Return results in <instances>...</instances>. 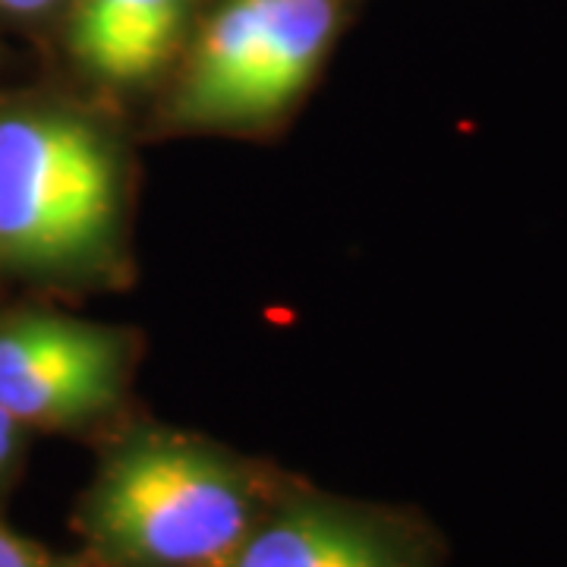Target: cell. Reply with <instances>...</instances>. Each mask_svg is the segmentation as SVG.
<instances>
[{
    "label": "cell",
    "mask_w": 567,
    "mask_h": 567,
    "mask_svg": "<svg viewBox=\"0 0 567 567\" xmlns=\"http://www.w3.org/2000/svg\"><path fill=\"white\" fill-rule=\"evenodd\" d=\"M123 385L117 338L99 324H0V406L22 425H73L104 413Z\"/></svg>",
    "instance_id": "277c9868"
},
{
    "label": "cell",
    "mask_w": 567,
    "mask_h": 567,
    "mask_svg": "<svg viewBox=\"0 0 567 567\" xmlns=\"http://www.w3.org/2000/svg\"><path fill=\"white\" fill-rule=\"evenodd\" d=\"M271 505L244 461L174 432H136L99 466L80 529L99 567H215Z\"/></svg>",
    "instance_id": "6da1fadb"
},
{
    "label": "cell",
    "mask_w": 567,
    "mask_h": 567,
    "mask_svg": "<svg viewBox=\"0 0 567 567\" xmlns=\"http://www.w3.org/2000/svg\"><path fill=\"white\" fill-rule=\"evenodd\" d=\"M193 0H80L70 41L99 80L133 85L177 51Z\"/></svg>",
    "instance_id": "8992f818"
},
{
    "label": "cell",
    "mask_w": 567,
    "mask_h": 567,
    "mask_svg": "<svg viewBox=\"0 0 567 567\" xmlns=\"http://www.w3.org/2000/svg\"><path fill=\"white\" fill-rule=\"evenodd\" d=\"M20 420H13L3 406H0V473L13 464L17 451H20Z\"/></svg>",
    "instance_id": "ba28073f"
},
{
    "label": "cell",
    "mask_w": 567,
    "mask_h": 567,
    "mask_svg": "<svg viewBox=\"0 0 567 567\" xmlns=\"http://www.w3.org/2000/svg\"><path fill=\"white\" fill-rule=\"evenodd\" d=\"M117 218V164L61 111L0 114V252L29 265L89 256Z\"/></svg>",
    "instance_id": "7a4b0ae2"
},
{
    "label": "cell",
    "mask_w": 567,
    "mask_h": 567,
    "mask_svg": "<svg viewBox=\"0 0 567 567\" xmlns=\"http://www.w3.org/2000/svg\"><path fill=\"white\" fill-rule=\"evenodd\" d=\"M51 0H0L3 10H13V13H39L44 10Z\"/></svg>",
    "instance_id": "9c48e42d"
},
{
    "label": "cell",
    "mask_w": 567,
    "mask_h": 567,
    "mask_svg": "<svg viewBox=\"0 0 567 567\" xmlns=\"http://www.w3.org/2000/svg\"><path fill=\"white\" fill-rule=\"evenodd\" d=\"M215 567H435L420 529L385 511L284 498Z\"/></svg>",
    "instance_id": "5b68a950"
},
{
    "label": "cell",
    "mask_w": 567,
    "mask_h": 567,
    "mask_svg": "<svg viewBox=\"0 0 567 567\" xmlns=\"http://www.w3.org/2000/svg\"><path fill=\"white\" fill-rule=\"evenodd\" d=\"M334 32V0H224L193 48L177 117L237 126L281 114L309 85Z\"/></svg>",
    "instance_id": "3957f363"
},
{
    "label": "cell",
    "mask_w": 567,
    "mask_h": 567,
    "mask_svg": "<svg viewBox=\"0 0 567 567\" xmlns=\"http://www.w3.org/2000/svg\"><path fill=\"white\" fill-rule=\"evenodd\" d=\"M0 567H58L48 551L0 524Z\"/></svg>",
    "instance_id": "52a82bcc"
}]
</instances>
